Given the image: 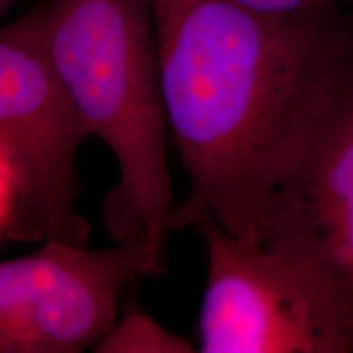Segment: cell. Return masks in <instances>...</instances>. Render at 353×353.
Segmentation results:
<instances>
[{
	"label": "cell",
	"mask_w": 353,
	"mask_h": 353,
	"mask_svg": "<svg viewBox=\"0 0 353 353\" xmlns=\"http://www.w3.org/2000/svg\"><path fill=\"white\" fill-rule=\"evenodd\" d=\"M193 229L206 247L198 352L353 353V312L298 244H244L208 218Z\"/></svg>",
	"instance_id": "obj_3"
},
{
	"label": "cell",
	"mask_w": 353,
	"mask_h": 353,
	"mask_svg": "<svg viewBox=\"0 0 353 353\" xmlns=\"http://www.w3.org/2000/svg\"><path fill=\"white\" fill-rule=\"evenodd\" d=\"M90 138L52 68L39 8L0 28V164L21 236L83 244L77 154Z\"/></svg>",
	"instance_id": "obj_4"
},
{
	"label": "cell",
	"mask_w": 353,
	"mask_h": 353,
	"mask_svg": "<svg viewBox=\"0 0 353 353\" xmlns=\"http://www.w3.org/2000/svg\"><path fill=\"white\" fill-rule=\"evenodd\" d=\"M38 8L65 94L118 165L105 205L108 231L117 242H148L157 276L176 205L152 0H50Z\"/></svg>",
	"instance_id": "obj_2"
},
{
	"label": "cell",
	"mask_w": 353,
	"mask_h": 353,
	"mask_svg": "<svg viewBox=\"0 0 353 353\" xmlns=\"http://www.w3.org/2000/svg\"><path fill=\"white\" fill-rule=\"evenodd\" d=\"M229 2L267 15H296V13L322 10V8L342 7L343 3L353 0H229Z\"/></svg>",
	"instance_id": "obj_8"
},
{
	"label": "cell",
	"mask_w": 353,
	"mask_h": 353,
	"mask_svg": "<svg viewBox=\"0 0 353 353\" xmlns=\"http://www.w3.org/2000/svg\"><path fill=\"white\" fill-rule=\"evenodd\" d=\"M187 339L154 321L139 307H130L94 348L97 353H192Z\"/></svg>",
	"instance_id": "obj_7"
},
{
	"label": "cell",
	"mask_w": 353,
	"mask_h": 353,
	"mask_svg": "<svg viewBox=\"0 0 353 353\" xmlns=\"http://www.w3.org/2000/svg\"><path fill=\"white\" fill-rule=\"evenodd\" d=\"M138 276H154L144 239L97 250L46 239L37 252L0 262V353L94 350Z\"/></svg>",
	"instance_id": "obj_5"
},
{
	"label": "cell",
	"mask_w": 353,
	"mask_h": 353,
	"mask_svg": "<svg viewBox=\"0 0 353 353\" xmlns=\"http://www.w3.org/2000/svg\"><path fill=\"white\" fill-rule=\"evenodd\" d=\"M12 3V0H0V12L3 10V8L8 7Z\"/></svg>",
	"instance_id": "obj_9"
},
{
	"label": "cell",
	"mask_w": 353,
	"mask_h": 353,
	"mask_svg": "<svg viewBox=\"0 0 353 353\" xmlns=\"http://www.w3.org/2000/svg\"><path fill=\"white\" fill-rule=\"evenodd\" d=\"M270 236L301 247L353 312V77L278 196Z\"/></svg>",
	"instance_id": "obj_6"
},
{
	"label": "cell",
	"mask_w": 353,
	"mask_h": 353,
	"mask_svg": "<svg viewBox=\"0 0 353 353\" xmlns=\"http://www.w3.org/2000/svg\"><path fill=\"white\" fill-rule=\"evenodd\" d=\"M172 139L188 174L170 231L213 219L267 239L278 196L353 77L341 7L267 15L229 0H152Z\"/></svg>",
	"instance_id": "obj_1"
}]
</instances>
